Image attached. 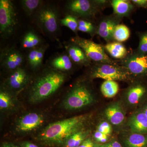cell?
Listing matches in <instances>:
<instances>
[{
	"label": "cell",
	"instance_id": "1",
	"mask_svg": "<svg viewBox=\"0 0 147 147\" xmlns=\"http://www.w3.org/2000/svg\"><path fill=\"white\" fill-rule=\"evenodd\" d=\"M88 117L87 115H81L50 124L38 135L37 139L45 146H63L70 136L83 129Z\"/></svg>",
	"mask_w": 147,
	"mask_h": 147
},
{
	"label": "cell",
	"instance_id": "2",
	"mask_svg": "<svg viewBox=\"0 0 147 147\" xmlns=\"http://www.w3.org/2000/svg\"><path fill=\"white\" fill-rule=\"evenodd\" d=\"M64 74L50 70L42 74L33 84L29 94V100L35 103L52 95L60 88L65 81Z\"/></svg>",
	"mask_w": 147,
	"mask_h": 147
},
{
	"label": "cell",
	"instance_id": "3",
	"mask_svg": "<svg viewBox=\"0 0 147 147\" xmlns=\"http://www.w3.org/2000/svg\"><path fill=\"white\" fill-rule=\"evenodd\" d=\"M90 69L91 79L133 82L134 78L125 67L119 64L94 63Z\"/></svg>",
	"mask_w": 147,
	"mask_h": 147
},
{
	"label": "cell",
	"instance_id": "4",
	"mask_svg": "<svg viewBox=\"0 0 147 147\" xmlns=\"http://www.w3.org/2000/svg\"><path fill=\"white\" fill-rule=\"evenodd\" d=\"M94 100L91 89L86 83L80 82L72 87L65 98L63 105L66 110H78L91 105Z\"/></svg>",
	"mask_w": 147,
	"mask_h": 147
},
{
	"label": "cell",
	"instance_id": "5",
	"mask_svg": "<svg viewBox=\"0 0 147 147\" xmlns=\"http://www.w3.org/2000/svg\"><path fill=\"white\" fill-rule=\"evenodd\" d=\"M110 4L111 1L106 0H73L68 3L67 8L73 16L90 21Z\"/></svg>",
	"mask_w": 147,
	"mask_h": 147
},
{
	"label": "cell",
	"instance_id": "6",
	"mask_svg": "<svg viewBox=\"0 0 147 147\" xmlns=\"http://www.w3.org/2000/svg\"><path fill=\"white\" fill-rule=\"evenodd\" d=\"M71 40L84 50L91 61L96 63L119 64L118 61L113 59L107 55L103 45L78 36L74 37Z\"/></svg>",
	"mask_w": 147,
	"mask_h": 147
},
{
	"label": "cell",
	"instance_id": "7",
	"mask_svg": "<svg viewBox=\"0 0 147 147\" xmlns=\"http://www.w3.org/2000/svg\"><path fill=\"white\" fill-rule=\"evenodd\" d=\"M118 61L119 64L125 67L134 79L147 78V53L141 54L134 50Z\"/></svg>",
	"mask_w": 147,
	"mask_h": 147
},
{
	"label": "cell",
	"instance_id": "8",
	"mask_svg": "<svg viewBox=\"0 0 147 147\" xmlns=\"http://www.w3.org/2000/svg\"><path fill=\"white\" fill-rule=\"evenodd\" d=\"M18 24L17 13L13 3L9 0L0 1V32L3 36L13 34Z\"/></svg>",
	"mask_w": 147,
	"mask_h": 147
},
{
	"label": "cell",
	"instance_id": "9",
	"mask_svg": "<svg viewBox=\"0 0 147 147\" xmlns=\"http://www.w3.org/2000/svg\"><path fill=\"white\" fill-rule=\"evenodd\" d=\"M122 18L113 13L104 16L97 25V35L108 42L114 41L113 34L115 28L120 24Z\"/></svg>",
	"mask_w": 147,
	"mask_h": 147
},
{
	"label": "cell",
	"instance_id": "10",
	"mask_svg": "<svg viewBox=\"0 0 147 147\" xmlns=\"http://www.w3.org/2000/svg\"><path fill=\"white\" fill-rule=\"evenodd\" d=\"M44 116L36 113H31L22 116L17 122L16 129L22 133L30 132L41 126L44 123Z\"/></svg>",
	"mask_w": 147,
	"mask_h": 147
},
{
	"label": "cell",
	"instance_id": "11",
	"mask_svg": "<svg viewBox=\"0 0 147 147\" xmlns=\"http://www.w3.org/2000/svg\"><path fill=\"white\" fill-rule=\"evenodd\" d=\"M38 19L46 31L53 33L57 30L59 28L57 13L54 8L47 7L40 9L38 14Z\"/></svg>",
	"mask_w": 147,
	"mask_h": 147
},
{
	"label": "cell",
	"instance_id": "12",
	"mask_svg": "<svg viewBox=\"0 0 147 147\" xmlns=\"http://www.w3.org/2000/svg\"><path fill=\"white\" fill-rule=\"evenodd\" d=\"M29 81V76L25 69L19 67L13 70L9 76L7 85L11 89L19 91L26 86Z\"/></svg>",
	"mask_w": 147,
	"mask_h": 147
},
{
	"label": "cell",
	"instance_id": "13",
	"mask_svg": "<svg viewBox=\"0 0 147 147\" xmlns=\"http://www.w3.org/2000/svg\"><path fill=\"white\" fill-rule=\"evenodd\" d=\"M147 93V86L144 82H134L126 90L125 94L128 103L131 105L137 104Z\"/></svg>",
	"mask_w": 147,
	"mask_h": 147
},
{
	"label": "cell",
	"instance_id": "14",
	"mask_svg": "<svg viewBox=\"0 0 147 147\" xmlns=\"http://www.w3.org/2000/svg\"><path fill=\"white\" fill-rule=\"evenodd\" d=\"M128 123L133 133H147V116L143 111L133 114L129 118Z\"/></svg>",
	"mask_w": 147,
	"mask_h": 147
},
{
	"label": "cell",
	"instance_id": "15",
	"mask_svg": "<svg viewBox=\"0 0 147 147\" xmlns=\"http://www.w3.org/2000/svg\"><path fill=\"white\" fill-rule=\"evenodd\" d=\"M111 5L113 9V13L122 19L124 17L129 18L136 7L127 0H112Z\"/></svg>",
	"mask_w": 147,
	"mask_h": 147
},
{
	"label": "cell",
	"instance_id": "16",
	"mask_svg": "<svg viewBox=\"0 0 147 147\" xmlns=\"http://www.w3.org/2000/svg\"><path fill=\"white\" fill-rule=\"evenodd\" d=\"M105 115L108 121L115 125L121 124L125 118L123 108L119 103H113L108 106L105 109Z\"/></svg>",
	"mask_w": 147,
	"mask_h": 147
},
{
	"label": "cell",
	"instance_id": "17",
	"mask_svg": "<svg viewBox=\"0 0 147 147\" xmlns=\"http://www.w3.org/2000/svg\"><path fill=\"white\" fill-rule=\"evenodd\" d=\"M4 55L2 64L8 70H14L19 68L23 63V57L17 50L11 49L8 50Z\"/></svg>",
	"mask_w": 147,
	"mask_h": 147
},
{
	"label": "cell",
	"instance_id": "18",
	"mask_svg": "<svg viewBox=\"0 0 147 147\" xmlns=\"http://www.w3.org/2000/svg\"><path fill=\"white\" fill-rule=\"evenodd\" d=\"M69 56L72 61L78 65L89 66L92 61L87 57L84 50L78 45L71 43L66 47Z\"/></svg>",
	"mask_w": 147,
	"mask_h": 147
},
{
	"label": "cell",
	"instance_id": "19",
	"mask_svg": "<svg viewBox=\"0 0 147 147\" xmlns=\"http://www.w3.org/2000/svg\"><path fill=\"white\" fill-rule=\"evenodd\" d=\"M103 46L105 51L109 53L112 57L118 59H124L128 53L124 45L117 41L108 42Z\"/></svg>",
	"mask_w": 147,
	"mask_h": 147
},
{
	"label": "cell",
	"instance_id": "20",
	"mask_svg": "<svg viewBox=\"0 0 147 147\" xmlns=\"http://www.w3.org/2000/svg\"><path fill=\"white\" fill-rule=\"evenodd\" d=\"M125 147H147V134L132 133L124 140Z\"/></svg>",
	"mask_w": 147,
	"mask_h": 147
},
{
	"label": "cell",
	"instance_id": "21",
	"mask_svg": "<svg viewBox=\"0 0 147 147\" xmlns=\"http://www.w3.org/2000/svg\"><path fill=\"white\" fill-rule=\"evenodd\" d=\"M51 64L56 69L61 71H69L73 67V63L69 55H62L55 58Z\"/></svg>",
	"mask_w": 147,
	"mask_h": 147
},
{
	"label": "cell",
	"instance_id": "22",
	"mask_svg": "<svg viewBox=\"0 0 147 147\" xmlns=\"http://www.w3.org/2000/svg\"><path fill=\"white\" fill-rule=\"evenodd\" d=\"M89 130H80L70 136L66 141L63 147H78L89 135Z\"/></svg>",
	"mask_w": 147,
	"mask_h": 147
},
{
	"label": "cell",
	"instance_id": "23",
	"mask_svg": "<svg viewBox=\"0 0 147 147\" xmlns=\"http://www.w3.org/2000/svg\"><path fill=\"white\" fill-rule=\"evenodd\" d=\"M119 84L116 81L106 80L100 86V91L102 95L107 98L114 97L118 92Z\"/></svg>",
	"mask_w": 147,
	"mask_h": 147
},
{
	"label": "cell",
	"instance_id": "24",
	"mask_svg": "<svg viewBox=\"0 0 147 147\" xmlns=\"http://www.w3.org/2000/svg\"><path fill=\"white\" fill-rule=\"evenodd\" d=\"M130 32L128 27L123 24H119L116 27L113 34L114 41L124 42L129 38Z\"/></svg>",
	"mask_w": 147,
	"mask_h": 147
},
{
	"label": "cell",
	"instance_id": "25",
	"mask_svg": "<svg viewBox=\"0 0 147 147\" xmlns=\"http://www.w3.org/2000/svg\"><path fill=\"white\" fill-rule=\"evenodd\" d=\"M97 25L92 21L87 19H80L78 20V30L87 33L91 36L97 34Z\"/></svg>",
	"mask_w": 147,
	"mask_h": 147
},
{
	"label": "cell",
	"instance_id": "26",
	"mask_svg": "<svg viewBox=\"0 0 147 147\" xmlns=\"http://www.w3.org/2000/svg\"><path fill=\"white\" fill-rule=\"evenodd\" d=\"M40 39L34 32H27L23 38L22 45L26 48H31L37 46L40 42Z\"/></svg>",
	"mask_w": 147,
	"mask_h": 147
},
{
	"label": "cell",
	"instance_id": "27",
	"mask_svg": "<svg viewBox=\"0 0 147 147\" xmlns=\"http://www.w3.org/2000/svg\"><path fill=\"white\" fill-rule=\"evenodd\" d=\"M13 104L12 97L8 92L1 90L0 92V109L6 110L9 109Z\"/></svg>",
	"mask_w": 147,
	"mask_h": 147
},
{
	"label": "cell",
	"instance_id": "28",
	"mask_svg": "<svg viewBox=\"0 0 147 147\" xmlns=\"http://www.w3.org/2000/svg\"><path fill=\"white\" fill-rule=\"evenodd\" d=\"M78 20L77 17L72 15H69L61 19V22L62 25L67 27L74 32H76L78 31Z\"/></svg>",
	"mask_w": 147,
	"mask_h": 147
},
{
	"label": "cell",
	"instance_id": "29",
	"mask_svg": "<svg viewBox=\"0 0 147 147\" xmlns=\"http://www.w3.org/2000/svg\"><path fill=\"white\" fill-rule=\"evenodd\" d=\"M137 35L139 38V43L138 47L135 50L141 54L147 53V30L137 32Z\"/></svg>",
	"mask_w": 147,
	"mask_h": 147
},
{
	"label": "cell",
	"instance_id": "30",
	"mask_svg": "<svg viewBox=\"0 0 147 147\" xmlns=\"http://www.w3.org/2000/svg\"><path fill=\"white\" fill-rule=\"evenodd\" d=\"M23 8L28 15H30L38 6L41 1L38 0H24L21 1Z\"/></svg>",
	"mask_w": 147,
	"mask_h": 147
},
{
	"label": "cell",
	"instance_id": "31",
	"mask_svg": "<svg viewBox=\"0 0 147 147\" xmlns=\"http://www.w3.org/2000/svg\"><path fill=\"white\" fill-rule=\"evenodd\" d=\"M97 130L109 137L112 132V128L110 124L106 121L102 122L98 126Z\"/></svg>",
	"mask_w": 147,
	"mask_h": 147
},
{
	"label": "cell",
	"instance_id": "32",
	"mask_svg": "<svg viewBox=\"0 0 147 147\" xmlns=\"http://www.w3.org/2000/svg\"><path fill=\"white\" fill-rule=\"evenodd\" d=\"M38 48H35L29 53L28 55V61L32 68L35 69Z\"/></svg>",
	"mask_w": 147,
	"mask_h": 147
},
{
	"label": "cell",
	"instance_id": "33",
	"mask_svg": "<svg viewBox=\"0 0 147 147\" xmlns=\"http://www.w3.org/2000/svg\"><path fill=\"white\" fill-rule=\"evenodd\" d=\"M94 138L98 143L103 144L106 143L108 141V136L96 130L95 131L94 134Z\"/></svg>",
	"mask_w": 147,
	"mask_h": 147
},
{
	"label": "cell",
	"instance_id": "34",
	"mask_svg": "<svg viewBox=\"0 0 147 147\" xmlns=\"http://www.w3.org/2000/svg\"><path fill=\"white\" fill-rule=\"evenodd\" d=\"M131 1L136 7L147 9V0H131Z\"/></svg>",
	"mask_w": 147,
	"mask_h": 147
},
{
	"label": "cell",
	"instance_id": "35",
	"mask_svg": "<svg viewBox=\"0 0 147 147\" xmlns=\"http://www.w3.org/2000/svg\"><path fill=\"white\" fill-rule=\"evenodd\" d=\"M96 146L91 138H88L78 147H96Z\"/></svg>",
	"mask_w": 147,
	"mask_h": 147
},
{
	"label": "cell",
	"instance_id": "36",
	"mask_svg": "<svg viewBox=\"0 0 147 147\" xmlns=\"http://www.w3.org/2000/svg\"><path fill=\"white\" fill-rule=\"evenodd\" d=\"M104 147H123L120 143L115 140H113L108 143L103 144Z\"/></svg>",
	"mask_w": 147,
	"mask_h": 147
},
{
	"label": "cell",
	"instance_id": "37",
	"mask_svg": "<svg viewBox=\"0 0 147 147\" xmlns=\"http://www.w3.org/2000/svg\"><path fill=\"white\" fill-rule=\"evenodd\" d=\"M20 147H38V146L32 142H24L20 144Z\"/></svg>",
	"mask_w": 147,
	"mask_h": 147
},
{
	"label": "cell",
	"instance_id": "38",
	"mask_svg": "<svg viewBox=\"0 0 147 147\" xmlns=\"http://www.w3.org/2000/svg\"><path fill=\"white\" fill-rule=\"evenodd\" d=\"M2 147H18L14 144L9 142H5L3 144Z\"/></svg>",
	"mask_w": 147,
	"mask_h": 147
},
{
	"label": "cell",
	"instance_id": "39",
	"mask_svg": "<svg viewBox=\"0 0 147 147\" xmlns=\"http://www.w3.org/2000/svg\"><path fill=\"white\" fill-rule=\"evenodd\" d=\"M143 111L145 113L146 115L147 116V105L145 106L144 108L143 109Z\"/></svg>",
	"mask_w": 147,
	"mask_h": 147
},
{
	"label": "cell",
	"instance_id": "40",
	"mask_svg": "<svg viewBox=\"0 0 147 147\" xmlns=\"http://www.w3.org/2000/svg\"><path fill=\"white\" fill-rule=\"evenodd\" d=\"M96 147H104V146H103V145H98V146H97Z\"/></svg>",
	"mask_w": 147,
	"mask_h": 147
}]
</instances>
